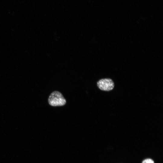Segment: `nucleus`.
Segmentation results:
<instances>
[{"instance_id":"3","label":"nucleus","mask_w":163,"mask_h":163,"mask_svg":"<svg viewBox=\"0 0 163 163\" xmlns=\"http://www.w3.org/2000/svg\"><path fill=\"white\" fill-rule=\"evenodd\" d=\"M142 163H154V162L152 159L148 158L143 160Z\"/></svg>"},{"instance_id":"2","label":"nucleus","mask_w":163,"mask_h":163,"mask_svg":"<svg viewBox=\"0 0 163 163\" xmlns=\"http://www.w3.org/2000/svg\"><path fill=\"white\" fill-rule=\"evenodd\" d=\"M97 85L100 90L105 91L112 90L114 86L113 82L111 79L109 78L100 80L97 82Z\"/></svg>"},{"instance_id":"1","label":"nucleus","mask_w":163,"mask_h":163,"mask_svg":"<svg viewBox=\"0 0 163 163\" xmlns=\"http://www.w3.org/2000/svg\"><path fill=\"white\" fill-rule=\"evenodd\" d=\"M48 103L52 106H60L65 105L66 101L62 94L59 92L55 91L50 95L48 99Z\"/></svg>"}]
</instances>
